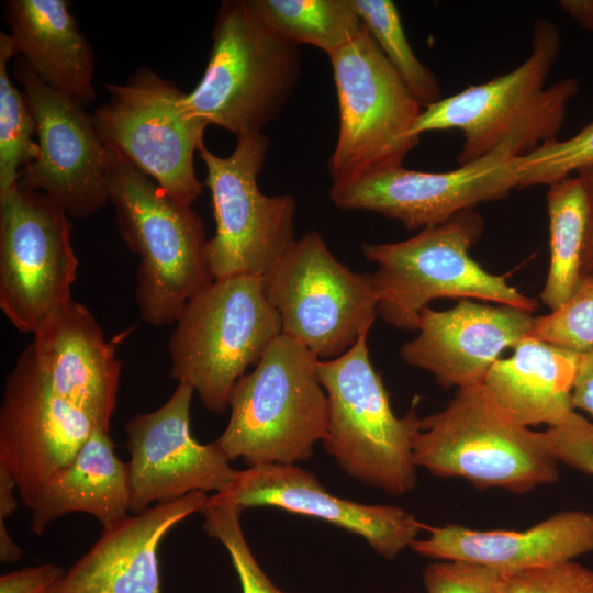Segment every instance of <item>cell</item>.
I'll return each instance as SVG.
<instances>
[{"label": "cell", "instance_id": "1", "mask_svg": "<svg viewBox=\"0 0 593 593\" xmlns=\"http://www.w3.org/2000/svg\"><path fill=\"white\" fill-rule=\"evenodd\" d=\"M560 45L558 27L547 20H537L532 52L524 63L505 75L423 108L412 134L421 137L430 131H461L459 166L501 148L523 156L556 139L567 104L580 89L579 80L572 77L545 88Z\"/></svg>", "mask_w": 593, "mask_h": 593}, {"label": "cell", "instance_id": "2", "mask_svg": "<svg viewBox=\"0 0 593 593\" xmlns=\"http://www.w3.org/2000/svg\"><path fill=\"white\" fill-rule=\"evenodd\" d=\"M109 202L125 245L139 256L135 300L146 324L175 323L213 281L201 217L116 154Z\"/></svg>", "mask_w": 593, "mask_h": 593}, {"label": "cell", "instance_id": "3", "mask_svg": "<svg viewBox=\"0 0 593 593\" xmlns=\"http://www.w3.org/2000/svg\"><path fill=\"white\" fill-rule=\"evenodd\" d=\"M205 71L182 104L206 125L240 136L259 134L276 120L299 76V46L284 40L255 13L248 0L220 5Z\"/></svg>", "mask_w": 593, "mask_h": 593}, {"label": "cell", "instance_id": "4", "mask_svg": "<svg viewBox=\"0 0 593 593\" xmlns=\"http://www.w3.org/2000/svg\"><path fill=\"white\" fill-rule=\"evenodd\" d=\"M318 360L282 334L269 345L232 392L228 423L216 439L230 460L239 458L254 467L295 465L313 456L328 419Z\"/></svg>", "mask_w": 593, "mask_h": 593}, {"label": "cell", "instance_id": "5", "mask_svg": "<svg viewBox=\"0 0 593 593\" xmlns=\"http://www.w3.org/2000/svg\"><path fill=\"white\" fill-rule=\"evenodd\" d=\"M168 340L170 378L198 393L203 406L222 414L249 366L281 335V318L262 277L214 280L190 299Z\"/></svg>", "mask_w": 593, "mask_h": 593}, {"label": "cell", "instance_id": "6", "mask_svg": "<svg viewBox=\"0 0 593 593\" xmlns=\"http://www.w3.org/2000/svg\"><path fill=\"white\" fill-rule=\"evenodd\" d=\"M482 232L483 219L472 209L405 240L362 244L365 258L377 266L372 278L380 316L396 328L417 331L421 312L439 298H471L534 313L536 299L470 257Z\"/></svg>", "mask_w": 593, "mask_h": 593}, {"label": "cell", "instance_id": "7", "mask_svg": "<svg viewBox=\"0 0 593 593\" xmlns=\"http://www.w3.org/2000/svg\"><path fill=\"white\" fill-rule=\"evenodd\" d=\"M412 458L434 475L463 478L479 489L526 493L559 478L544 432L512 421L483 385L458 390L444 410L422 418Z\"/></svg>", "mask_w": 593, "mask_h": 593}, {"label": "cell", "instance_id": "8", "mask_svg": "<svg viewBox=\"0 0 593 593\" xmlns=\"http://www.w3.org/2000/svg\"><path fill=\"white\" fill-rule=\"evenodd\" d=\"M367 338L368 333L362 334L343 355L317 362L328 399L323 444L348 475L390 495H403L417 482L412 446L422 418L414 407L395 416L370 361Z\"/></svg>", "mask_w": 593, "mask_h": 593}, {"label": "cell", "instance_id": "9", "mask_svg": "<svg viewBox=\"0 0 593 593\" xmlns=\"http://www.w3.org/2000/svg\"><path fill=\"white\" fill-rule=\"evenodd\" d=\"M328 58L339 111L337 141L328 160L332 184L403 166L419 143L412 130L423 107L366 26Z\"/></svg>", "mask_w": 593, "mask_h": 593}, {"label": "cell", "instance_id": "10", "mask_svg": "<svg viewBox=\"0 0 593 593\" xmlns=\"http://www.w3.org/2000/svg\"><path fill=\"white\" fill-rule=\"evenodd\" d=\"M265 292L281 318V334L317 359H334L369 333L378 314L372 273L340 262L316 231L294 242L262 277Z\"/></svg>", "mask_w": 593, "mask_h": 593}, {"label": "cell", "instance_id": "11", "mask_svg": "<svg viewBox=\"0 0 593 593\" xmlns=\"http://www.w3.org/2000/svg\"><path fill=\"white\" fill-rule=\"evenodd\" d=\"M268 148L264 133L237 137L227 157L204 144L199 148L215 220V234L206 246L214 280L264 277L296 240L294 198L266 195L257 184Z\"/></svg>", "mask_w": 593, "mask_h": 593}, {"label": "cell", "instance_id": "12", "mask_svg": "<svg viewBox=\"0 0 593 593\" xmlns=\"http://www.w3.org/2000/svg\"><path fill=\"white\" fill-rule=\"evenodd\" d=\"M109 100L93 115L104 145L191 206L202 183L193 166L206 124L190 116L186 92L154 70L141 68L125 83L104 85Z\"/></svg>", "mask_w": 593, "mask_h": 593}, {"label": "cell", "instance_id": "13", "mask_svg": "<svg viewBox=\"0 0 593 593\" xmlns=\"http://www.w3.org/2000/svg\"><path fill=\"white\" fill-rule=\"evenodd\" d=\"M70 237L69 215L47 194L18 182L0 198V309L19 332L35 334L72 300Z\"/></svg>", "mask_w": 593, "mask_h": 593}, {"label": "cell", "instance_id": "14", "mask_svg": "<svg viewBox=\"0 0 593 593\" xmlns=\"http://www.w3.org/2000/svg\"><path fill=\"white\" fill-rule=\"evenodd\" d=\"M18 57L13 76L23 86L38 136V155L21 170L19 182L54 199L69 217H89L109 202L116 154L102 142L93 115Z\"/></svg>", "mask_w": 593, "mask_h": 593}, {"label": "cell", "instance_id": "15", "mask_svg": "<svg viewBox=\"0 0 593 593\" xmlns=\"http://www.w3.org/2000/svg\"><path fill=\"white\" fill-rule=\"evenodd\" d=\"M97 427L53 390L29 344L5 378L0 405V468L26 507L35 506L45 484L74 460Z\"/></svg>", "mask_w": 593, "mask_h": 593}, {"label": "cell", "instance_id": "16", "mask_svg": "<svg viewBox=\"0 0 593 593\" xmlns=\"http://www.w3.org/2000/svg\"><path fill=\"white\" fill-rule=\"evenodd\" d=\"M519 157L501 148L450 171L399 166L332 184L328 195L338 209L372 211L400 221L407 230L425 228L518 188Z\"/></svg>", "mask_w": 593, "mask_h": 593}, {"label": "cell", "instance_id": "17", "mask_svg": "<svg viewBox=\"0 0 593 593\" xmlns=\"http://www.w3.org/2000/svg\"><path fill=\"white\" fill-rule=\"evenodd\" d=\"M194 390L178 382L171 396L155 411L139 413L125 425L131 486L130 511L137 514L153 502L177 500L193 492H230L238 470L219 443L201 444L192 436L190 405Z\"/></svg>", "mask_w": 593, "mask_h": 593}, {"label": "cell", "instance_id": "18", "mask_svg": "<svg viewBox=\"0 0 593 593\" xmlns=\"http://www.w3.org/2000/svg\"><path fill=\"white\" fill-rule=\"evenodd\" d=\"M533 312L462 299L449 310L429 306L419 315L418 334L400 350L403 361L426 370L436 382L458 390L482 385L500 355L535 327Z\"/></svg>", "mask_w": 593, "mask_h": 593}, {"label": "cell", "instance_id": "19", "mask_svg": "<svg viewBox=\"0 0 593 593\" xmlns=\"http://www.w3.org/2000/svg\"><path fill=\"white\" fill-rule=\"evenodd\" d=\"M227 494L243 510L272 506L326 521L362 537L394 559L429 526L400 506L368 505L328 492L315 474L295 465H259L238 471Z\"/></svg>", "mask_w": 593, "mask_h": 593}, {"label": "cell", "instance_id": "20", "mask_svg": "<svg viewBox=\"0 0 593 593\" xmlns=\"http://www.w3.org/2000/svg\"><path fill=\"white\" fill-rule=\"evenodd\" d=\"M209 496L193 492L158 502L108 528L49 593H161L157 551L179 522L201 512Z\"/></svg>", "mask_w": 593, "mask_h": 593}, {"label": "cell", "instance_id": "21", "mask_svg": "<svg viewBox=\"0 0 593 593\" xmlns=\"http://www.w3.org/2000/svg\"><path fill=\"white\" fill-rule=\"evenodd\" d=\"M33 335L30 344L53 390L110 430L121 362L89 309L72 299Z\"/></svg>", "mask_w": 593, "mask_h": 593}, {"label": "cell", "instance_id": "22", "mask_svg": "<svg viewBox=\"0 0 593 593\" xmlns=\"http://www.w3.org/2000/svg\"><path fill=\"white\" fill-rule=\"evenodd\" d=\"M410 548L436 560H465L503 574L550 567L593 551V514L563 511L522 530H477L458 524L429 527Z\"/></svg>", "mask_w": 593, "mask_h": 593}, {"label": "cell", "instance_id": "23", "mask_svg": "<svg viewBox=\"0 0 593 593\" xmlns=\"http://www.w3.org/2000/svg\"><path fill=\"white\" fill-rule=\"evenodd\" d=\"M4 18L18 55L51 88L83 108L96 100L94 55L65 0H8Z\"/></svg>", "mask_w": 593, "mask_h": 593}, {"label": "cell", "instance_id": "24", "mask_svg": "<svg viewBox=\"0 0 593 593\" xmlns=\"http://www.w3.org/2000/svg\"><path fill=\"white\" fill-rule=\"evenodd\" d=\"M488 372L483 388L512 421L522 426L564 422L574 409L571 393L580 354L532 336Z\"/></svg>", "mask_w": 593, "mask_h": 593}, {"label": "cell", "instance_id": "25", "mask_svg": "<svg viewBox=\"0 0 593 593\" xmlns=\"http://www.w3.org/2000/svg\"><path fill=\"white\" fill-rule=\"evenodd\" d=\"M130 504L127 462L115 455L110 430L97 427L74 460L42 489L31 510L30 528L40 536L53 521L81 512L103 529L126 517Z\"/></svg>", "mask_w": 593, "mask_h": 593}, {"label": "cell", "instance_id": "26", "mask_svg": "<svg viewBox=\"0 0 593 593\" xmlns=\"http://www.w3.org/2000/svg\"><path fill=\"white\" fill-rule=\"evenodd\" d=\"M549 270L541 291L551 311L564 305L582 278L588 205L582 181L568 177L549 186Z\"/></svg>", "mask_w": 593, "mask_h": 593}, {"label": "cell", "instance_id": "27", "mask_svg": "<svg viewBox=\"0 0 593 593\" xmlns=\"http://www.w3.org/2000/svg\"><path fill=\"white\" fill-rule=\"evenodd\" d=\"M248 1L275 33L298 46H315L327 56L354 40L365 26L354 0Z\"/></svg>", "mask_w": 593, "mask_h": 593}, {"label": "cell", "instance_id": "28", "mask_svg": "<svg viewBox=\"0 0 593 593\" xmlns=\"http://www.w3.org/2000/svg\"><path fill=\"white\" fill-rule=\"evenodd\" d=\"M16 55L10 34L0 32V198L16 186L21 170L38 155L34 118L24 93L9 77L8 61Z\"/></svg>", "mask_w": 593, "mask_h": 593}, {"label": "cell", "instance_id": "29", "mask_svg": "<svg viewBox=\"0 0 593 593\" xmlns=\"http://www.w3.org/2000/svg\"><path fill=\"white\" fill-rule=\"evenodd\" d=\"M359 16L414 99L428 107L440 98L437 77L414 54L399 10L390 0H354Z\"/></svg>", "mask_w": 593, "mask_h": 593}, {"label": "cell", "instance_id": "30", "mask_svg": "<svg viewBox=\"0 0 593 593\" xmlns=\"http://www.w3.org/2000/svg\"><path fill=\"white\" fill-rule=\"evenodd\" d=\"M243 511L227 494L215 493L201 510L203 528L227 550L242 593H287L265 573L250 550L240 524Z\"/></svg>", "mask_w": 593, "mask_h": 593}, {"label": "cell", "instance_id": "31", "mask_svg": "<svg viewBox=\"0 0 593 593\" xmlns=\"http://www.w3.org/2000/svg\"><path fill=\"white\" fill-rule=\"evenodd\" d=\"M593 165V121L572 137L552 139L519 157L518 188L561 181Z\"/></svg>", "mask_w": 593, "mask_h": 593}, {"label": "cell", "instance_id": "32", "mask_svg": "<svg viewBox=\"0 0 593 593\" xmlns=\"http://www.w3.org/2000/svg\"><path fill=\"white\" fill-rule=\"evenodd\" d=\"M528 336L578 354L593 348V278L582 276L568 302L536 317Z\"/></svg>", "mask_w": 593, "mask_h": 593}, {"label": "cell", "instance_id": "33", "mask_svg": "<svg viewBox=\"0 0 593 593\" xmlns=\"http://www.w3.org/2000/svg\"><path fill=\"white\" fill-rule=\"evenodd\" d=\"M504 574L465 560H437L423 573L427 593H502Z\"/></svg>", "mask_w": 593, "mask_h": 593}, {"label": "cell", "instance_id": "34", "mask_svg": "<svg viewBox=\"0 0 593 593\" xmlns=\"http://www.w3.org/2000/svg\"><path fill=\"white\" fill-rule=\"evenodd\" d=\"M502 593H593V571L571 560L504 574Z\"/></svg>", "mask_w": 593, "mask_h": 593}, {"label": "cell", "instance_id": "35", "mask_svg": "<svg viewBox=\"0 0 593 593\" xmlns=\"http://www.w3.org/2000/svg\"><path fill=\"white\" fill-rule=\"evenodd\" d=\"M544 434L559 462L593 475V423L574 411Z\"/></svg>", "mask_w": 593, "mask_h": 593}, {"label": "cell", "instance_id": "36", "mask_svg": "<svg viewBox=\"0 0 593 593\" xmlns=\"http://www.w3.org/2000/svg\"><path fill=\"white\" fill-rule=\"evenodd\" d=\"M65 570L44 563L11 571L0 578V593H49L64 577Z\"/></svg>", "mask_w": 593, "mask_h": 593}, {"label": "cell", "instance_id": "37", "mask_svg": "<svg viewBox=\"0 0 593 593\" xmlns=\"http://www.w3.org/2000/svg\"><path fill=\"white\" fill-rule=\"evenodd\" d=\"M571 402L593 416V348L580 354Z\"/></svg>", "mask_w": 593, "mask_h": 593}, {"label": "cell", "instance_id": "38", "mask_svg": "<svg viewBox=\"0 0 593 593\" xmlns=\"http://www.w3.org/2000/svg\"><path fill=\"white\" fill-rule=\"evenodd\" d=\"M577 172L582 181L588 205L582 276L593 278V165L581 168Z\"/></svg>", "mask_w": 593, "mask_h": 593}, {"label": "cell", "instance_id": "39", "mask_svg": "<svg viewBox=\"0 0 593 593\" xmlns=\"http://www.w3.org/2000/svg\"><path fill=\"white\" fill-rule=\"evenodd\" d=\"M559 5L582 29L593 31V0H561Z\"/></svg>", "mask_w": 593, "mask_h": 593}, {"label": "cell", "instance_id": "40", "mask_svg": "<svg viewBox=\"0 0 593 593\" xmlns=\"http://www.w3.org/2000/svg\"><path fill=\"white\" fill-rule=\"evenodd\" d=\"M16 484L11 475L0 468V519L5 521L18 507L14 492Z\"/></svg>", "mask_w": 593, "mask_h": 593}, {"label": "cell", "instance_id": "41", "mask_svg": "<svg viewBox=\"0 0 593 593\" xmlns=\"http://www.w3.org/2000/svg\"><path fill=\"white\" fill-rule=\"evenodd\" d=\"M4 522L0 519V560L2 563L15 562L23 556V550L13 541Z\"/></svg>", "mask_w": 593, "mask_h": 593}]
</instances>
